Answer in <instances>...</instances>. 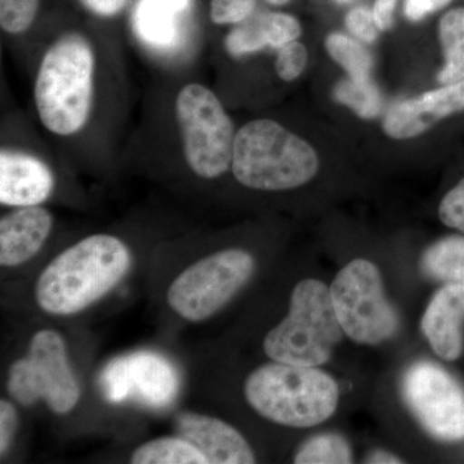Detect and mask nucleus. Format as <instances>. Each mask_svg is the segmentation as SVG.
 <instances>
[{
	"mask_svg": "<svg viewBox=\"0 0 464 464\" xmlns=\"http://www.w3.org/2000/svg\"><path fill=\"white\" fill-rule=\"evenodd\" d=\"M333 96L337 102L353 110L362 119L375 118L380 114L383 105L381 92L371 79H344L335 85Z\"/></svg>",
	"mask_w": 464,
	"mask_h": 464,
	"instance_id": "21",
	"label": "nucleus"
},
{
	"mask_svg": "<svg viewBox=\"0 0 464 464\" xmlns=\"http://www.w3.org/2000/svg\"><path fill=\"white\" fill-rule=\"evenodd\" d=\"M335 2H337V3H347V2H351V0H335Z\"/></svg>",
	"mask_w": 464,
	"mask_h": 464,
	"instance_id": "37",
	"label": "nucleus"
},
{
	"mask_svg": "<svg viewBox=\"0 0 464 464\" xmlns=\"http://www.w3.org/2000/svg\"><path fill=\"white\" fill-rule=\"evenodd\" d=\"M348 32L365 43H373L378 36L377 23H375L373 9L357 7L351 9L346 16Z\"/></svg>",
	"mask_w": 464,
	"mask_h": 464,
	"instance_id": "30",
	"label": "nucleus"
},
{
	"mask_svg": "<svg viewBox=\"0 0 464 464\" xmlns=\"http://www.w3.org/2000/svg\"><path fill=\"white\" fill-rule=\"evenodd\" d=\"M176 116L192 172L207 179L227 172L237 134L218 97L204 85L188 84L177 96Z\"/></svg>",
	"mask_w": 464,
	"mask_h": 464,
	"instance_id": "6",
	"label": "nucleus"
},
{
	"mask_svg": "<svg viewBox=\"0 0 464 464\" xmlns=\"http://www.w3.org/2000/svg\"><path fill=\"white\" fill-rule=\"evenodd\" d=\"M420 267L431 279L464 286V237L451 235L424 252Z\"/></svg>",
	"mask_w": 464,
	"mask_h": 464,
	"instance_id": "18",
	"label": "nucleus"
},
{
	"mask_svg": "<svg viewBox=\"0 0 464 464\" xmlns=\"http://www.w3.org/2000/svg\"><path fill=\"white\" fill-rule=\"evenodd\" d=\"M265 2H267L268 5H286V3H289L290 0H265Z\"/></svg>",
	"mask_w": 464,
	"mask_h": 464,
	"instance_id": "36",
	"label": "nucleus"
},
{
	"mask_svg": "<svg viewBox=\"0 0 464 464\" xmlns=\"http://www.w3.org/2000/svg\"><path fill=\"white\" fill-rule=\"evenodd\" d=\"M246 401L266 420L307 429L337 411L340 387L317 366L274 362L256 369L244 386Z\"/></svg>",
	"mask_w": 464,
	"mask_h": 464,
	"instance_id": "3",
	"label": "nucleus"
},
{
	"mask_svg": "<svg viewBox=\"0 0 464 464\" xmlns=\"http://www.w3.org/2000/svg\"><path fill=\"white\" fill-rule=\"evenodd\" d=\"M395 7L396 0H375L373 12L380 30H387L392 26Z\"/></svg>",
	"mask_w": 464,
	"mask_h": 464,
	"instance_id": "34",
	"label": "nucleus"
},
{
	"mask_svg": "<svg viewBox=\"0 0 464 464\" xmlns=\"http://www.w3.org/2000/svg\"><path fill=\"white\" fill-rule=\"evenodd\" d=\"M133 464H208L206 457L188 440H152L137 448L130 458Z\"/></svg>",
	"mask_w": 464,
	"mask_h": 464,
	"instance_id": "20",
	"label": "nucleus"
},
{
	"mask_svg": "<svg viewBox=\"0 0 464 464\" xmlns=\"http://www.w3.org/2000/svg\"><path fill=\"white\" fill-rule=\"evenodd\" d=\"M17 429V411L7 400L0 401V454L5 456Z\"/></svg>",
	"mask_w": 464,
	"mask_h": 464,
	"instance_id": "31",
	"label": "nucleus"
},
{
	"mask_svg": "<svg viewBox=\"0 0 464 464\" xmlns=\"http://www.w3.org/2000/svg\"><path fill=\"white\" fill-rule=\"evenodd\" d=\"M39 0H0V26L5 33H25L38 14Z\"/></svg>",
	"mask_w": 464,
	"mask_h": 464,
	"instance_id": "25",
	"label": "nucleus"
},
{
	"mask_svg": "<svg viewBox=\"0 0 464 464\" xmlns=\"http://www.w3.org/2000/svg\"><path fill=\"white\" fill-rule=\"evenodd\" d=\"M326 50L333 60L346 70L348 78L356 81L371 79L373 61L360 43L343 34L334 33L326 39Z\"/></svg>",
	"mask_w": 464,
	"mask_h": 464,
	"instance_id": "23",
	"label": "nucleus"
},
{
	"mask_svg": "<svg viewBox=\"0 0 464 464\" xmlns=\"http://www.w3.org/2000/svg\"><path fill=\"white\" fill-rule=\"evenodd\" d=\"M343 335L331 288L307 279L293 289L288 315L266 335L264 350L274 362L320 366L331 360Z\"/></svg>",
	"mask_w": 464,
	"mask_h": 464,
	"instance_id": "5",
	"label": "nucleus"
},
{
	"mask_svg": "<svg viewBox=\"0 0 464 464\" xmlns=\"http://www.w3.org/2000/svg\"><path fill=\"white\" fill-rule=\"evenodd\" d=\"M177 432L191 442L209 464H252L256 456L246 440L230 424L197 413H182L176 420Z\"/></svg>",
	"mask_w": 464,
	"mask_h": 464,
	"instance_id": "13",
	"label": "nucleus"
},
{
	"mask_svg": "<svg viewBox=\"0 0 464 464\" xmlns=\"http://www.w3.org/2000/svg\"><path fill=\"white\" fill-rule=\"evenodd\" d=\"M451 0H405L404 14L408 20L418 23L429 14H435L440 9L447 7Z\"/></svg>",
	"mask_w": 464,
	"mask_h": 464,
	"instance_id": "32",
	"label": "nucleus"
},
{
	"mask_svg": "<svg viewBox=\"0 0 464 464\" xmlns=\"http://www.w3.org/2000/svg\"><path fill=\"white\" fill-rule=\"evenodd\" d=\"M460 111H464V81L395 103L384 116L383 130L392 139H413Z\"/></svg>",
	"mask_w": 464,
	"mask_h": 464,
	"instance_id": "12",
	"label": "nucleus"
},
{
	"mask_svg": "<svg viewBox=\"0 0 464 464\" xmlns=\"http://www.w3.org/2000/svg\"><path fill=\"white\" fill-rule=\"evenodd\" d=\"M188 0H141L134 14L137 35L149 45L170 48L179 38V17Z\"/></svg>",
	"mask_w": 464,
	"mask_h": 464,
	"instance_id": "17",
	"label": "nucleus"
},
{
	"mask_svg": "<svg viewBox=\"0 0 464 464\" xmlns=\"http://www.w3.org/2000/svg\"><path fill=\"white\" fill-rule=\"evenodd\" d=\"M94 53L82 34L67 33L48 48L36 75L34 97L50 132L70 136L87 123L93 97Z\"/></svg>",
	"mask_w": 464,
	"mask_h": 464,
	"instance_id": "2",
	"label": "nucleus"
},
{
	"mask_svg": "<svg viewBox=\"0 0 464 464\" xmlns=\"http://www.w3.org/2000/svg\"><path fill=\"white\" fill-rule=\"evenodd\" d=\"M255 271V258L246 250L217 252L179 275L168 290V304L188 322H203L224 308Z\"/></svg>",
	"mask_w": 464,
	"mask_h": 464,
	"instance_id": "8",
	"label": "nucleus"
},
{
	"mask_svg": "<svg viewBox=\"0 0 464 464\" xmlns=\"http://www.w3.org/2000/svg\"><path fill=\"white\" fill-rule=\"evenodd\" d=\"M366 462L368 463H402V460L400 459V458L393 456V454L387 453V451L383 450H375L373 453L371 454V456L368 457V459H366Z\"/></svg>",
	"mask_w": 464,
	"mask_h": 464,
	"instance_id": "35",
	"label": "nucleus"
},
{
	"mask_svg": "<svg viewBox=\"0 0 464 464\" xmlns=\"http://www.w3.org/2000/svg\"><path fill=\"white\" fill-rule=\"evenodd\" d=\"M53 226L44 208L23 207L0 221V264L14 267L25 264L41 250Z\"/></svg>",
	"mask_w": 464,
	"mask_h": 464,
	"instance_id": "16",
	"label": "nucleus"
},
{
	"mask_svg": "<svg viewBox=\"0 0 464 464\" xmlns=\"http://www.w3.org/2000/svg\"><path fill=\"white\" fill-rule=\"evenodd\" d=\"M257 0H210V20L216 25H239L255 12Z\"/></svg>",
	"mask_w": 464,
	"mask_h": 464,
	"instance_id": "26",
	"label": "nucleus"
},
{
	"mask_svg": "<svg viewBox=\"0 0 464 464\" xmlns=\"http://www.w3.org/2000/svg\"><path fill=\"white\" fill-rule=\"evenodd\" d=\"M7 389L24 406L43 399L57 414L75 408L81 389L67 359L65 342L58 333L41 331L34 335L27 356L9 369Z\"/></svg>",
	"mask_w": 464,
	"mask_h": 464,
	"instance_id": "9",
	"label": "nucleus"
},
{
	"mask_svg": "<svg viewBox=\"0 0 464 464\" xmlns=\"http://www.w3.org/2000/svg\"><path fill=\"white\" fill-rule=\"evenodd\" d=\"M439 216L448 227L464 232V179L442 198Z\"/></svg>",
	"mask_w": 464,
	"mask_h": 464,
	"instance_id": "29",
	"label": "nucleus"
},
{
	"mask_svg": "<svg viewBox=\"0 0 464 464\" xmlns=\"http://www.w3.org/2000/svg\"><path fill=\"white\" fill-rule=\"evenodd\" d=\"M439 38L445 63L439 72L442 85L464 81V8H454L441 17Z\"/></svg>",
	"mask_w": 464,
	"mask_h": 464,
	"instance_id": "19",
	"label": "nucleus"
},
{
	"mask_svg": "<svg viewBox=\"0 0 464 464\" xmlns=\"http://www.w3.org/2000/svg\"><path fill=\"white\" fill-rule=\"evenodd\" d=\"M402 395L432 438L441 441L464 439V393L441 366L431 362H415L402 378Z\"/></svg>",
	"mask_w": 464,
	"mask_h": 464,
	"instance_id": "10",
	"label": "nucleus"
},
{
	"mask_svg": "<svg viewBox=\"0 0 464 464\" xmlns=\"http://www.w3.org/2000/svg\"><path fill=\"white\" fill-rule=\"evenodd\" d=\"M464 286L445 284L424 311L420 329L433 353L445 362L463 353Z\"/></svg>",
	"mask_w": 464,
	"mask_h": 464,
	"instance_id": "15",
	"label": "nucleus"
},
{
	"mask_svg": "<svg viewBox=\"0 0 464 464\" xmlns=\"http://www.w3.org/2000/svg\"><path fill=\"white\" fill-rule=\"evenodd\" d=\"M226 50L234 57L246 56L270 47L266 14L250 16L228 34L225 41Z\"/></svg>",
	"mask_w": 464,
	"mask_h": 464,
	"instance_id": "24",
	"label": "nucleus"
},
{
	"mask_svg": "<svg viewBox=\"0 0 464 464\" xmlns=\"http://www.w3.org/2000/svg\"><path fill=\"white\" fill-rule=\"evenodd\" d=\"M277 51L279 53H277L276 63H275L277 75L285 82L295 81L306 69V48L302 43L295 41L284 45Z\"/></svg>",
	"mask_w": 464,
	"mask_h": 464,
	"instance_id": "27",
	"label": "nucleus"
},
{
	"mask_svg": "<svg viewBox=\"0 0 464 464\" xmlns=\"http://www.w3.org/2000/svg\"><path fill=\"white\" fill-rule=\"evenodd\" d=\"M53 174L47 164L25 152H0V203L8 207H35L50 198Z\"/></svg>",
	"mask_w": 464,
	"mask_h": 464,
	"instance_id": "14",
	"label": "nucleus"
},
{
	"mask_svg": "<svg viewBox=\"0 0 464 464\" xmlns=\"http://www.w3.org/2000/svg\"><path fill=\"white\" fill-rule=\"evenodd\" d=\"M91 14L100 17H114L121 14L130 0H79Z\"/></svg>",
	"mask_w": 464,
	"mask_h": 464,
	"instance_id": "33",
	"label": "nucleus"
},
{
	"mask_svg": "<svg viewBox=\"0 0 464 464\" xmlns=\"http://www.w3.org/2000/svg\"><path fill=\"white\" fill-rule=\"evenodd\" d=\"M270 48L280 50L301 36V25L295 17L286 14H266Z\"/></svg>",
	"mask_w": 464,
	"mask_h": 464,
	"instance_id": "28",
	"label": "nucleus"
},
{
	"mask_svg": "<svg viewBox=\"0 0 464 464\" xmlns=\"http://www.w3.org/2000/svg\"><path fill=\"white\" fill-rule=\"evenodd\" d=\"M231 167L246 188L282 191L311 181L319 170V158L310 143L283 125L259 119L237 130Z\"/></svg>",
	"mask_w": 464,
	"mask_h": 464,
	"instance_id": "4",
	"label": "nucleus"
},
{
	"mask_svg": "<svg viewBox=\"0 0 464 464\" xmlns=\"http://www.w3.org/2000/svg\"><path fill=\"white\" fill-rule=\"evenodd\" d=\"M99 384L103 398L112 404L130 400L161 411L173 404L181 382L166 357L139 351L111 360L101 372Z\"/></svg>",
	"mask_w": 464,
	"mask_h": 464,
	"instance_id": "11",
	"label": "nucleus"
},
{
	"mask_svg": "<svg viewBox=\"0 0 464 464\" xmlns=\"http://www.w3.org/2000/svg\"><path fill=\"white\" fill-rule=\"evenodd\" d=\"M297 464H347L353 463V450L343 436L323 433L308 440L295 454Z\"/></svg>",
	"mask_w": 464,
	"mask_h": 464,
	"instance_id": "22",
	"label": "nucleus"
},
{
	"mask_svg": "<svg viewBox=\"0 0 464 464\" xmlns=\"http://www.w3.org/2000/svg\"><path fill=\"white\" fill-rule=\"evenodd\" d=\"M331 295L344 335L356 343L375 346L398 333L400 317L373 262L360 258L344 266L333 280Z\"/></svg>",
	"mask_w": 464,
	"mask_h": 464,
	"instance_id": "7",
	"label": "nucleus"
},
{
	"mask_svg": "<svg viewBox=\"0 0 464 464\" xmlns=\"http://www.w3.org/2000/svg\"><path fill=\"white\" fill-rule=\"evenodd\" d=\"M130 267V253L123 241L92 235L45 267L36 283V302L52 315L81 313L115 288Z\"/></svg>",
	"mask_w": 464,
	"mask_h": 464,
	"instance_id": "1",
	"label": "nucleus"
}]
</instances>
